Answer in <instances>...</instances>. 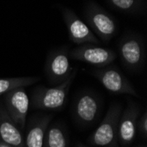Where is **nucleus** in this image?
<instances>
[{
    "instance_id": "obj_11",
    "label": "nucleus",
    "mask_w": 147,
    "mask_h": 147,
    "mask_svg": "<svg viewBox=\"0 0 147 147\" xmlns=\"http://www.w3.org/2000/svg\"><path fill=\"white\" fill-rule=\"evenodd\" d=\"M114 138V129L109 123L101 124L94 133L93 142L99 146H105L111 143Z\"/></svg>"
},
{
    "instance_id": "obj_2",
    "label": "nucleus",
    "mask_w": 147,
    "mask_h": 147,
    "mask_svg": "<svg viewBox=\"0 0 147 147\" xmlns=\"http://www.w3.org/2000/svg\"><path fill=\"white\" fill-rule=\"evenodd\" d=\"M77 74V70H72L71 74L66 78L63 82L57 87L49 88L44 90L42 94L41 103L47 109H57L64 103V100L67 94L70 86Z\"/></svg>"
},
{
    "instance_id": "obj_16",
    "label": "nucleus",
    "mask_w": 147,
    "mask_h": 147,
    "mask_svg": "<svg viewBox=\"0 0 147 147\" xmlns=\"http://www.w3.org/2000/svg\"><path fill=\"white\" fill-rule=\"evenodd\" d=\"M111 1L115 6L123 10L129 9L134 4V0H111Z\"/></svg>"
},
{
    "instance_id": "obj_15",
    "label": "nucleus",
    "mask_w": 147,
    "mask_h": 147,
    "mask_svg": "<svg viewBox=\"0 0 147 147\" xmlns=\"http://www.w3.org/2000/svg\"><path fill=\"white\" fill-rule=\"evenodd\" d=\"M120 136L125 142H129L135 136V125L131 120H125L120 127Z\"/></svg>"
},
{
    "instance_id": "obj_4",
    "label": "nucleus",
    "mask_w": 147,
    "mask_h": 147,
    "mask_svg": "<svg viewBox=\"0 0 147 147\" xmlns=\"http://www.w3.org/2000/svg\"><path fill=\"white\" fill-rule=\"evenodd\" d=\"M77 58L92 64L104 65L111 63L114 60L115 56L110 51L105 49L92 47L77 53Z\"/></svg>"
},
{
    "instance_id": "obj_1",
    "label": "nucleus",
    "mask_w": 147,
    "mask_h": 147,
    "mask_svg": "<svg viewBox=\"0 0 147 147\" xmlns=\"http://www.w3.org/2000/svg\"><path fill=\"white\" fill-rule=\"evenodd\" d=\"M95 77L101 82L106 89L114 92H126L136 95L137 93L128 80L117 71L114 69H107L97 71Z\"/></svg>"
},
{
    "instance_id": "obj_9",
    "label": "nucleus",
    "mask_w": 147,
    "mask_h": 147,
    "mask_svg": "<svg viewBox=\"0 0 147 147\" xmlns=\"http://www.w3.org/2000/svg\"><path fill=\"white\" fill-rule=\"evenodd\" d=\"M0 136L8 144L20 146L22 143L20 132L9 122H4L0 125Z\"/></svg>"
},
{
    "instance_id": "obj_5",
    "label": "nucleus",
    "mask_w": 147,
    "mask_h": 147,
    "mask_svg": "<svg viewBox=\"0 0 147 147\" xmlns=\"http://www.w3.org/2000/svg\"><path fill=\"white\" fill-rule=\"evenodd\" d=\"M72 69L70 68L69 59L64 54H59L56 56L50 63L49 65V75L52 81L63 80L67 78Z\"/></svg>"
},
{
    "instance_id": "obj_13",
    "label": "nucleus",
    "mask_w": 147,
    "mask_h": 147,
    "mask_svg": "<svg viewBox=\"0 0 147 147\" xmlns=\"http://www.w3.org/2000/svg\"><path fill=\"white\" fill-rule=\"evenodd\" d=\"M44 130L42 127H35L30 130L26 138L28 147H42Z\"/></svg>"
},
{
    "instance_id": "obj_17",
    "label": "nucleus",
    "mask_w": 147,
    "mask_h": 147,
    "mask_svg": "<svg viewBox=\"0 0 147 147\" xmlns=\"http://www.w3.org/2000/svg\"><path fill=\"white\" fill-rule=\"evenodd\" d=\"M0 147H9L7 144H0Z\"/></svg>"
},
{
    "instance_id": "obj_12",
    "label": "nucleus",
    "mask_w": 147,
    "mask_h": 147,
    "mask_svg": "<svg viewBox=\"0 0 147 147\" xmlns=\"http://www.w3.org/2000/svg\"><path fill=\"white\" fill-rule=\"evenodd\" d=\"M69 29L72 39L77 42L85 41L91 37V32L88 26L78 19H75L71 22Z\"/></svg>"
},
{
    "instance_id": "obj_10",
    "label": "nucleus",
    "mask_w": 147,
    "mask_h": 147,
    "mask_svg": "<svg viewBox=\"0 0 147 147\" xmlns=\"http://www.w3.org/2000/svg\"><path fill=\"white\" fill-rule=\"evenodd\" d=\"M92 23L96 29L104 35H111L115 32V26L114 21L104 13L99 12L93 15Z\"/></svg>"
},
{
    "instance_id": "obj_7",
    "label": "nucleus",
    "mask_w": 147,
    "mask_h": 147,
    "mask_svg": "<svg viewBox=\"0 0 147 147\" xmlns=\"http://www.w3.org/2000/svg\"><path fill=\"white\" fill-rule=\"evenodd\" d=\"M40 78L36 77H26V78H0V95L10 92L13 89L23 87L35 83Z\"/></svg>"
},
{
    "instance_id": "obj_6",
    "label": "nucleus",
    "mask_w": 147,
    "mask_h": 147,
    "mask_svg": "<svg viewBox=\"0 0 147 147\" xmlns=\"http://www.w3.org/2000/svg\"><path fill=\"white\" fill-rule=\"evenodd\" d=\"M98 107L95 100L91 95H84L77 105V112L78 116L85 122H91L95 117Z\"/></svg>"
},
{
    "instance_id": "obj_8",
    "label": "nucleus",
    "mask_w": 147,
    "mask_h": 147,
    "mask_svg": "<svg viewBox=\"0 0 147 147\" xmlns=\"http://www.w3.org/2000/svg\"><path fill=\"white\" fill-rule=\"evenodd\" d=\"M122 56L129 66H136L141 61V48L137 41L131 40L122 47Z\"/></svg>"
},
{
    "instance_id": "obj_14",
    "label": "nucleus",
    "mask_w": 147,
    "mask_h": 147,
    "mask_svg": "<svg viewBox=\"0 0 147 147\" xmlns=\"http://www.w3.org/2000/svg\"><path fill=\"white\" fill-rule=\"evenodd\" d=\"M49 147H65V138L63 132L57 128H53L49 132Z\"/></svg>"
},
{
    "instance_id": "obj_3",
    "label": "nucleus",
    "mask_w": 147,
    "mask_h": 147,
    "mask_svg": "<svg viewBox=\"0 0 147 147\" xmlns=\"http://www.w3.org/2000/svg\"><path fill=\"white\" fill-rule=\"evenodd\" d=\"M8 97V106L10 111L14 118L24 126L26 112L28 110L29 100L26 93L21 87L13 89L7 93Z\"/></svg>"
}]
</instances>
